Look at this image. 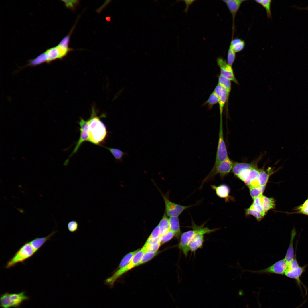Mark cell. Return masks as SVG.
<instances>
[{
  "label": "cell",
  "instance_id": "obj_1",
  "mask_svg": "<svg viewBox=\"0 0 308 308\" xmlns=\"http://www.w3.org/2000/svg\"><path fill=\"white\" fill-rule=\"evenodd\" d=\"M88 125V141L100 145L105 141L108 132L104 124L97 116L94 108L92 109L90 117L87 120Z\"/></svg>",
  "mask_w": 308,
  "mask_h": 308
},
{
  "label": "cell",
  "instance_id": "obj_2",
  "mask_svg": "<svg viewBox=\"0 0 308 308\" xmlns=\"http://www.w3.org/2000/svg\"><path fill=\"white\" fill-rule=\"evenodd\" d=\"M145 248L143 246L134 256L130 262L125 266L119 268L111 276L106 278L104 281L106 285L112 288L116 281L123 275L133 267H136L143 256L146 252Z\"/></svg>",
  "mask_w": 308,
  "mask_h": 308
},
{
  "label": "cell",
  "instance_id": "obj_3",
  "mask_svg": "<svg viewBox=\"0 0 308 308\" xmlns=\"http://www.w3.org/2000/svg\"><path fill=\"white\" fill-rule=\"evenodd\" d=\"M36 253V252L29 242H26L7 262L5 268L9 269L15 266L19 263H23Z\"/></svg>",
  "mask_w": 308,
  "mask_h": 308
},
{
  "label": "cell",
  "instance_id": "obj_4",
  "mask_svg": "<svg viewBox=\"0 0 308 308\" xmlns=\"http://www.w3.org/2000/svg\"><path fill=\"white\" fill-rule=\"evenodd\" d=\"M234 164L228 157L217 166H213L209 173L203 180L200 188L202 187L205 182L212 180L217 175L219 174L221 179H223L232 170Z\"/></svg>",
  "mask_w": 308,
  "mask_h": 308
},
{
  "label": "cell",
  "instance_id": "obj_5",
  "mask_svg": "<svg viewBox=\"0 0 308 308\" xmlns=\"http://www.w3.org/2000/svg\"><path fill=\"white\" fill-rule=\"evenodd\" d=\"M28 299V297L23 292L18 293H6L1 296V306L2 308H10L11 307H17L20 306L23 301Z\"/></svg>",
  "mask_w": 308,
  "mask_h": 308
},
{
  "label": "cell",
  "instance_id": "obj_6",
  "mask_svg": "<svg viewBox=\"0 0 308 308\" xmlns=\"http://www.w3.org/2000/svg\"><path fill=\"white\" fill-rule=\"evenodd\" d=\"M198 231L191 240L188 244L189 251L195 252L202 247L204 241V235L216 231L218 229H209L203 226H197Z\"/></svg>",
  "mask_w": 308,
  "mask_h": 308
},
{
  "label": "cell",
  "instance_id": "obj_7",
  "mask_svg": "<svg viewBox=\"0 0 308 308\" xmlns=\"http://www.w3.org/2000/svg\"><path fill=\"white\" fill-rule=\"evenodd\" d=\"M228 157L227 148L224 139L222 120H220L218 141L215 161L213 166H217Z\"/></svg>",
  "mask_w": 308,
  "mask_h": 308
},
{
  "label": "cell",
  "instance_id": "obj_8",
  "mask_svg": "<svg viewBox=\"0 0 308 308\" xmlns=\"http://www.w3.org/2000/svg\"><path fill=\"white\" fill-rule=\"evenodd\" d=\"M288 268V263L285 259L281 260L270 266L260 270L252 271L245 270L246 271L258 273H273L283 275L285 274Z\"/></svg>",
  "mask_w": 308,
  "mask_h": 308
},
{
  "label": "cell",
  "instance_id": "obj_9",
  "mask_svg": "<svg viewBox=\"0 0 308 308\" xmlns=\"http://www.w3.org/2000/svg\"><path fill=\"white\" fill-rule=\"evenodd\" d=\"M80 128V136L73 151L70 155L69 157L65 161L64 165H66L68 163L69 159L74 154L78 151L82 144L85 141H88V120H85L83 118H80L78 122Z\"/></svg>",
  "mask_w": 308,
  "mask_h": 308
},
{
  "label": "cell",
  "instance_id": "obj_10",
  "mask_svg": "<svg viewBox=\"0 0 308 308\" xmlns=\"http://www.w3.org/2000/svg\"><path fill=\"white\" fill-rule=\"evenodd\" d=\"M165 202V213L169 217L178 216L185 210L193 205L183 206L172 202L161 193Z\"/></svg>",
  "mask_w": 308,
  "mask_h": 308
},
{
  "label": "cell",
  "instance_id": "obj_11",
  "mask_svg": "<svg viewBox=\"0 0 308 308\" xmlns=\"http://www.w3.org/2000/svg\"><path fill=\"white\" fill-rule=\"evenodd\" d=\"M193 230L188 231L183 233L180 237L179 244V248L185 256L189 251L188 244L190 242L198 231L197 226L192 223Z\"/></svg>",
  "mask_w": 308,
  "mask_h": 308
},
{
  "label": "cell",
  "instance_id": "obj_12",
  "mask_svg": "<svg viewBox=\"0 0 308 308\" xmlns=\"http://www.w3.org/2000/svg\"><path fill=\"white\" fill-rule=\"evenodd\" d=\"M73 50L64 49L58 45L48 49L44 52L46 57V62L49 63L57 59H61Z\"/></svg>",
  "mask_w": 308,
  "mask_h": 308
},
{
  "label": "cell",
  "instance_id": "obj_13",
  "mask_svg": "<svg viewBox=\"0 0 308 308\" xmlns=\"http://www.w3.org/2000/svg\"><path fill=\"white\" fill-rule=\"evenodd\" d=\"M217 63L220 68L221 75L236 84H238L234 76L232 66L228 65L227 62L222 57L217 58Z\"/></svg>",
  "mask_w": 308,
  "mask_h": 308
},
{
  "label": "cell",
  "instance_id": "obj_14",
  "mask_svg": "<svg viewBox=\"0 0 308 308\" xmlns=\"http://www.w3.org/2000/svg\"><path fill=\"white\" fill-rule=\"evenodd\" d=\"M222 1L226 4L233 19V33L234 28V22L236 15L240 7L245 0H223Z\"/></svg>",
  "mask_w": 308,
  "mask_h": 308
},
{
  "label": "cell",
  "instance_id": "obj_15",
  "mask_svg": "<svg viewBox=\"0 0 308 308\" xmlns=\"http://www.w3.org/2000/svg\"><path fill=\"white\" fill-rule=\"evenodd\" d=\"M257 167L256 163L236 162L234 163L232 170L234 174L237 176L242 171Z\"/></svg>",
  "mask_w": 308,
  "mask_h": 308
},
{
  "label": "cell",
  "instance_id": "obj_16",
  "mask_svg": "<svg viewBox=\"0 0 308 308\" xmlns=\"http://www.w3.org/2000/svg\"><path fill=\"white\" fill-rule=\"evenodd\" d=\"M211 187L215 192L217 196L219 197L228 201L229 199L230 189L228 186L226 184H222L218 186L214 185H211Z\"/></svg>",
  "mask_w": 308,
  "mask_h": 308
},
{
  "label": "cell",
  "instance_id": "obj_17",
  "mask_svg": "<svg viewBox=\"0 0 308 308\" xmlns=\"http://www.w3.org/2000/svg\"><path fill=\"white\" fill-rule=\"evenodd\" d=\"M56 232L53 231L49 234L44 237H36L29 241V243L37 252L47 241L50 240V238Z\"/></svg>",
  "mask_w": 308,
  "mask_h": 308
},
{
  "label": "cell",
  "instance_id": "obj_18",
  "mask_svg": "<svg viewBox=\"0 0 308 308\" xmlns=\"http://www.w3.org/2000/svg\"><path fill=\"white\" fill-rule=\"evenodd\" d=\"M306 266H299L293 269L287 268L284 274L288 277L295 279L299 284L300 283V277L305 271Z\"/></svg>",
  "mask_w": 308,
  "mask_h": 308
},
{
  "label": "cell",
  "instance_id": "obj_19",
  "mask_svg": "<svg viewBox=\"0 0 308 308\" xmlns=\"http://www.w3.org/2000/svg\"><path fill=\"white\" fill-rule=\"evenodd\" d=\"M274 169L269 167L267 169H260L257 178L260 186H266L270 177L275 172Z\"/></svg>",
  "mask_w": 308,
  "mask_h": 308
},
{
  "label": "cell",
  "instance_id": "obj_20",
  "mask_svg": "<svg viewBox=\"0 0 308 308\" xmlns=\"http://www.w3.org/2000/svg\"><path fill=\"white\" fill-rule=\"evenodd\" d=\"M296 234V230L295 228H293L291 233L289 245L284 258L288 263L292 261L294 257L293 244Z\"/></svg>",
  "mask_w": 308,
  "mask_h": 308
},
{
  "label": "cell",
  "instance_id": "obj_21",
  "mask_svg": "<svg viewBox=\"0 0 308 308\" xmlns=\"http://www.w3.org/2000/svg\"><path fill=\"white\" fill-rule=\"evenodd\" d=\"M218 84L224 88L226 91L227 101L226 108V110L228 111L229 98L231 89V81L220 74L218 78Z\"/></svg>",
  "mask_w": 308,
  "mask_h": 308
},
{
  "label": "cell",
  "instance_id": "obj_22",
  "mask_svg": "<svg viewBox=\"0 0 308 308\" xmlns=\"http://www.w3.org/2000/svg\"><path fill=\"white\" fill-rule=\"evenodd\" d=\"M169 219L170 230L174 233L175 236L179 237L181 231L178 216L170 217Z\"/></svg>",
  "mask_w": 308,
  "mask_h": 308
},
{
  "label": "cell",
  "instance_id": "obj_23",
  "mask_svg": "<svg viewBox=\"0 0 308 308\" xmlns=\"http://www.w3.org/2000/svg\"><path fill=\"white\" fill-rule=\"evenodd\" d=\"M158 226L159 228L161 236H162L170 230L169 219L165 212Z\"/></svg>",
  "mask_w": 308,
  "mask_h": 308
},
{
  "label": "cell",
  "instance_id": "obj_24",
  "mask_svg": "<svg viewBox=\"0 0 308 308\" xmlns=\"http://www.w3.org/2000/svg\"><path fill=\"white\" fill-rule=\"evenodd\" d=\"M245 45V43L244 40L237 38L232 39L229 47L236 53L242 51L244 48Z\"/></svg>",
  "mask_w": 308,
  "mask_h": 308
},
{
  "label": "cell",
  "instance_id": "obj_25",
  "mask_svg": "<svg viewBox=\"0 0 308 308\" xmlns=\"http://www.w3.org/2000/svg\"><path fill=\"white\" fill-rule=\"evenodd\" d=\"M100 146L108 149L117 162H122L123 157L125 155H128L127 153L123 152L119 149L104 147L102 145Z\"/></svg>",
  "mask_w": 308,
  "mask_h": 308
},
{
  "label": "cell",
  "instance_id": "obj_26",
  "mask_svg": "<svg viewBox=\"0 0 308 308\" xmlns=\"http://www.w3.org/2000/svg\"><path fill=\"white\" fill-rule=\"evenodd\" d=\"M263 196L262 194H261L254 199L253 202L250 207L259 212L263 216H264L266 213L264 210L262 205Z\"/></svg>",
  "mask_w": 308,
  "mask_h": 308
},
{
  "label": "cell",
  "instance_id": "obj_27",
  "mask_svg": "<svg viewBox=\"0 0 308 308\" xmlns=\"http://www.w3.org/2000/svg\"><path fill=\"white\" fill-rule=\"evenodd\" d=\"M262 202L264 210L265 213L269 210L275 208V200L273 198H268L263 195Z\"/></svg>",
  "mask_w": 308,
  "mask_h": 308
},
{
  "label": "cell",
  "instance_id": "obj_28",
  "mask_svg": "<svg viewBox=\"0 0 308 308\" xmlns=\"http://www.w3.org/2000/svg\"><path fill=\"white\" fill-rule=\"evenodd\" d=\"M46 57L44 52L35 58L29 60L27 65L30 66H35L44 62H46Z\"/></svg>",
  "mask_w": 308,
  "mask_h": 308
},
{
  "label": "cell",
  "instance_id": "obj_29",
  "mask_svg": "<svg viewBox=\"0 0 308 308\" xmlns=\"http://www.w3.org/2000/svg\"><path fill=\"white\" fill-rule=\"evenodd\" d=\"M293 212L290 214H300L308 216V196L307 198L301 205L295 207Z\"/></svg>",
  "mask_w": 308,
  "mask_h": 308
},
{
  "label": "cell",
  "instance_id": "obj_30",
  "mask_svg": "<svg viewBox=\"0 0 308 308\" xmlns=\"http://www.w3.org/2000/svg\"><path fill=\"white\" fill-rule=\"evenodd\" d=\"M259 171L260 169H258V167L250 170L247 177L244 181L245 184L248 186L252 181L256 179Z\"/></svg>",
  "mask_w": 308,
  "mask_h": 308
},
{
  "label": "cell",
  "instance_id": "obj_31",
  "mask_svg": "<svg viewBox=\"0 0 308 308\" xmlns=\"http://www.w3.org/2000/svg\"><path fill=\"white\" fill-rule=\"evenodd\" d=\"M219 98L218 96L213 91L210 94L208 99L203 104V106L207 105L208 108H212L214 105L218 103Z\"/></svg>",
  "mask_w": 308,
  "mask_h": 308
},
{
  "label": "cell",
  "instance_id": "obj_32",
  "mask_svg": "<svg viewBox=\"0 0 308 308\" xmlns=\"http://www.w3.org/2000/svg\"><path fill=\"white\" fill-rule=\"evenodd\" d=\"M138 249L133 252H130L125 255L121 261L118 268L123 267L127 265L131 261L135 254L140 250Z\"/></svg>",
  "mask_w": 308,
  "mask_h": 308
},
{
  "label": "cell",
  "instance_id": "obj_33",
  "mask_svg": "<svg viewBox=\"0 0 308 308\" xmlns=\"http://www.w3.org/2000/svg\"><path fill=\"white\" fill-rule=\"evenodd\" d=\"M271 0H256L255 1L260 4L265 9L267 17L269 18H271Z\"/></svg>",
  "mask_w": 308,
  "mask_h": 308
},
{
  "label": "cell",
  "instance_id": "obj_34",
  "mask_svg": "<svg viewBox=\"0 0 308 308\" xmlns=\"http://www.w3.org/2000/svg\"><path fill=\"white\" fill-rule=\"evenodd\" d=\"M265 187V186H260L250 188V194L253 199L262 194Z\"/></svg>",
  "mask_w": 308,
  "mask_h": 308
},
{
  "label": "cell",
  "instance_id": "obj_35",
  "mask_svg": "<svg viewBox=\"0 0 308 308\" xmlns=\"http://www.w3.org/2000/svg\"><path fill=\"white\" fill-rule=\"evenodd\" d=\"M159 252V251L154 252L151 251L146 252L140 262L137 264V266L149 261L158 254Z\"/></svg>",
  "mask_w": 308,
  "mask_h": 308
},
{
  "label": "cell",
  "instance_id": "obj_36",
  "mask_svg": "<svg viewBox=\"0 0 308 308\" xmlns=\"http://www.w3.org/2000/svg\"><path fill=\"white\" fill-rule=\"evenodd\" d=\"M75 25L70 31L69 34L65 36L58 44L59 46L66 50H71L72 48L69 47V44L70 37L71 34L75 28Z\"/></svg>",
  "mask_w": 308,
  "mask_h": 308
},
{
  "label": "cell",
  "instance_id": "obj_37",
  "mask_svg": "<svg viewBox=\"0 0 308 308\" xmlns=\"http://www.w3.org/2000/svg\"><path fill=\"white\" fill-rule=\"evenodd\" d=\"M245 212L246 215H252L254 216L258 221L261 220L264 217L260 213L250 207L246 210Z\"/></svg>",
  "mask_w": 308,
  "mask_h": 308
},
{
  "label": "cell",
  "instance_id": "obj_38",
  "mask_svg": "<svg viewBox=\"0 0 308 308\" xmlns=\"http://www.w3.org/2000/svg\"><path fill=\"white\" fill-rule=\"evenodd\" d=\"M236 54L231 48H229L227 53V62L228 65L232 67L236 59Z\"/></svg>",
  "mask_w": 308,
  "mask_h": 308
},
{
  "label": "cell",
  "instance_id": "obj_39",
  "mask_svg": "<svg viewBox=\"0 0 308 308\" xmlns=\"http://www.w3.org/2000/svg\"><path fill=\"white\" fill-rule=\"evenodd\" d=\"M65 3V5L67 8L73 10L79 4V1L78 0H62Z\"/></svg>",
  "mask_w": 308,
  "mask_h": 308
},
{
  "label": "cell",
  "instance_id": "obj_40",
  "mask_svg": "<svg viewBox=\"0 0 308 308\" xmlns=\"http://www.w3.org/2000/svg\"><path fill=\"white\" fill-rule=\"evenodd\" d=\"M67 228L70 232L71 233L75 232L78 229V224L75 220L71 221L68 224Z\"/></svg>",
  "mask_w": 308,
  "mask_h": 308
},
{
  "label": "cell",
  "instance_id": "obj_41",
  "mask_svg": "<svg viewBox=\"0 0 308 308\" xmlns=\"http://www.w3.org/2000/svg\"><path fill=\"white\" fill-rule=\"evenodd\" d=\"M175 236L174 233L170 230L162 236L161 244L166 242L171 239Z\"/></svg>",
  "mask_w": 308,
  "mask_h": 308
},
{
  "label": "cell",
  "instance_id": "obj_42",
  "mask_svg": "<svg viewBox=\"0 0 308 308\" xmlns=\"http://www.w3.org/2000/svg\"><path fill=\"white\" fill-rule=\"evenodd\" d=\"M161 244V242H159L156 244L150 245L145 244L143 246L145 248L146 252L151 251L156 252L157 251Z\"/></svg>",
  "mask_w": 308,
  "mask_h": 308
},
{
  "label": "cell",
  "instance_id": "obj_43",
  "mask_svg": "<svg viewBox=\"0 0 308 308\" xmlns=\"http://www.w3.org/2000/svg\"><path fill=\"white\" fill-rule=\"evenodd\" d=\"M161 240L162 236H161L156 238H148L145 244L148 245L155 244L159 242H161Z\"/></svg>",
  "mask_w": 308,
  "mask_h": 308
},
{
  "label": "cell",
  "instance_id": "obj_44",
  "mask_svg": "<svg viewBox=\"0 0 308 308\" xmlns=\"http://www.w3.org/2000/svg\"><path fill=\"white\" fill-rule=\"evenodd\" d=\"M160 236L159 227L157 226L153 230L148 238H156Z\"/></svg>",
  "mask_w": 308,
  "mask_h": 308
},
{
  "label": "cell",
  "instance_id": "obj_45",
  "mask_svg": "<svg viewBox=\"0 0 308 308\" xmlns=\"http://www.w3.org/2000/svg\"><path fill=\"white\" fill-rule=\"evenodd\" d=\"M288 268L289 269H293L299 266L297 261L296 256H294V259L288 263Z\"/></svg>",
  "mask_w": 308,
  "mask_h": 308
},
{
  "label": "cell",
  "instance_id": "obj_46",
  "mask_svg": "<svg viewBox=\"0 0 308 308\" xmlns=\"http://www.w3.org/2000/svg\"><path fill=\"white\" fill-rule=\"evenodd\" d=\"M299 9H305V10H308V7H306V8H305V7H304V8H300V7H299Z\"/></svg>",
  "mask_w": 308,
  "mask_h": 308
}]
</instances>
